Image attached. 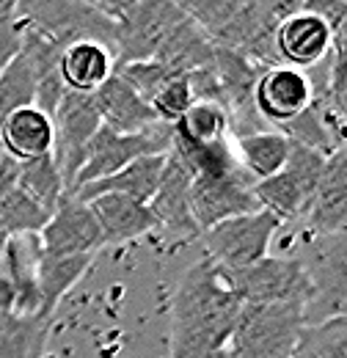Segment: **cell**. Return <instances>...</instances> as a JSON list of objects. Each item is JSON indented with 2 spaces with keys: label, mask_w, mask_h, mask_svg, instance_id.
<instances>
[{
  "label": "cell",
  "mask_w": 347,
  "mask_h": 358,
  "mask_svg": "<svg viewBox=\"0 0 347 358\" xmlns=\"http://www.w3.org/2000/svg\"><path fill=\"white\" fill-rule=\"evenodd\" d=\"M113 72H116L113 50L97 42L69 45L58 58V75L66 91L94 94Z\"/></svg>",
  "instance_id": "obj_20"
},
{
  "label": "cell",
  "mask_w": 347,
  "mask_h": 358,
  "mask_svg": "<svg viewBox=\"0 0 347 358\" xmlns=\"http://www.w3.org/2000/svg\"><path fill=\"white\" fill-rule=\"evenodd\" d=\"M17 3H20V0H0V17H8V14H14Z\"/></svg>",
  "instance_id": "obj_40"
},
{
  "label": "cell",
  "mask_w": 347,
  "mask_h": 358,
  "mask_svg": "<svg viewBox=\"0 0 347 358\" xmlns=\"http://www.w3.org/2000/svg\"><path fill=\"white\" fill-rule=\"evenodd\" d=\"M240 306L229 275L213 259L190 265L171 301L169 358H226Z\"/></svg>",
  "instance_id": "obj_1"
},
{
  "label": "cell",
  "mask_w": 347,
  "mask_h": 358,
  "mask_svg": "<svg viewBox=\"0 0 347 358\" xmlns=\"http://www.w3.org/2000/svg\"><path fill=\"white\" fill-rule=\"evenodd\" d=\"M34 99H36V72L20 50V55L0 75V122L11 110H17L22 105H34Z\"/></svg>",
  "instance_id": "obj_32"
},
{
  "label": "cell",
  "mask_w": 347,
  "mask_h": 358,
  "mask_svg": "<svg viewBox=\"0 0 347 358\" xmlns=\"http://www.w3.org/2000/svg\"><path fill=\"white\" fill-rule=\"evenodd\" d=\"M301 11H309V14L320 17L331 28V34H334L339 28V22L347 17V0H306Z\"/></svg>",
  "instance_id": "obj_36"
},
{
  "label": "cell",
  "mask_w": 347,
  "mask_h": 358,
  "mask_svg": "<svg viewBox=\"0 0 347 358\" xmlns=\"http://www.w3.org/2000/svg\"><path fill=\"white\" fill-rule=\"evenodd\" d=\"M193 177L196 174L190 171V166L171 146L169 155H166L160 185H157V190H155V196L149 201V210L155 213L157 226L176 234V237H185V240L201 237L199 226L193 224V215H190V185H193Z\"/></svg>",
  "instance_id": "obj_14"
},
{
  "label": "cell",
  "mask_w": 347,
  "mask_h": 358,
  "mask_svg": "<svg viewBox=\"0 0 347 358\" xmlns=\"http://www.w3.org/2000/svg\"><path fill=\"white\" fill-rule=\"evenodd\" d=\"M304 328V303H243L226 358H292Z\"/></svg>",
  "instance_id": "obj_2"
},
{
  "label": "cell",
  "mask_w": 347,
  "mask_h": 358,
  "mask_svg": "<svg viewBox=\"0 0 347 358\" xmlns=\"http://www.w3.org/2000/svg\"><path fill=\"white\" fill-rule=\"evenodd\" d=\"M17 177H20V163L0 149V196H6L11 187H17Z\"/></svg>",
  "instance_id": "obj_38"
},
{
  "label": "cell",
  "mask_w": 347,
  "mask_h": 358,
  "mask_svg": "<svg viewBox=\"0 0 347 358\" xmlns=\"http://www.w3.org/2000/svg\"><path fill=\"white\" fill-rule=\"evenodd\" d=\"M14 309V287L6 270V245L0 248V312H11Z\"/></svg>",
  "instance_id": "obj_39"
},
{
  "label": "cell",
  "mask_w": 347,
  "mask_h": 358,
  "mask_svg": "<svg viewBox=\"0 0 347 358\" xmlns=\"http://www.w3.org/2000/svg\"><path fill=\"white\" fill-rule=\"evenodd\" d=\"M213 58H215V45L207 39V34L190 17L174 31L169 42L155 55V61L169 66L174 75H190V72L213 64Z\"/></svg>",
  "instance_id": "obj_25"
},
{
  "label": "cell",
  "mask_w": 347,
  "mask_h": 358,
  "mask_svg": "<svg viewBox=\"0 0 347 358\" xmlns=\"http://www.w3.org/2000/svg\"><path fill=\"white\" fill-rule=\"evenodd\" d=\"M254 182L248 177H193L190 185V215L199 231L223 224L237 215L257 213Z\"/></svg>",
  "instance_id": "obj_12"
},
{
  "label": "cell",
  "mask_w": 347,
  "mask_h": 358,
  "mask_svg": "<svg viewBox=\"0 0 347 358\" xmlns=\"http://www.w3.org/2000/svg\"><path fill=\"white\" fill-rule=\"evenodd\" d=\"M301 262L314 289L306 306V325L331 317L347 320V231L306 237Z\"/></svg>",
  "instance_id": "obj_4"
},
{
  "label": "cell",
  "mask_w": 347,
  "mask_h": 358,
  "mask_svg": "<svg viewBox=\"0 0 347 358\" xmlns=\"http://www.w3.org/2000/svg\"><path fill=\"white\" fill-rule=\"evenodd\" d=\"M20 50H22V22L14 14L0 17V75L20 55Z\"/></svg>",
  "instance_id": "obj_35"
},
{
  "label": "cell",
  "mask_w": 347,
  "mask_h": 358,
  "mask_svg": "<svg viewBox=\"0 0 347 358\" xmlns=\"http://www.w3.org/2000/svg\"><path fill=\"white\" fill-rule=\"evenodd\" d=\"M174 141V127L160 122L155 124L152 130L146 133H116L111 127H99L97 135L91 138L86 152V160L78 171V177L72 182V190L83 187V185H91L97 179H105L116 171H122L125 166H130L141 157H152V155H166L171 149Z\"/></svg>",
  "instance_id": "obj_6"
},
{
  "label": "cell",
  "mask_w": 347,
  "mask_h": 358,
  "mask_svg": "<svg viewBox=\"0 0 347 358\" xmlns=\"http://www.w3.org/2000/svg\"><path fill=\"white\" fill-rule=\"evenodd\" d=\"M171 127L176 138H185L193 143H215V141L229 138V116L215 102L196 99L187 108V113Z\"/></svg>",
  "instance_id": "obj_29"
},
{
  "label": "cell",
  "mask_w": 347,
  "mask_h": 358,
  "mask_svg": "<svg viewBox=\"0 0 347 358\" xmlns=\"http://www.w3.org/2000/svg\"><path fill=\"white\" fill-rule=\"evenodd\" d=\"M187 20L176 0H138L116 22V64L155 61L160 47Z\"/></svg>",
  "instance_id": "obj_10"
},
{
  "label": "cell",
  "mask_w": 347,
  "mask_h": 358,
  "mask_svg": "<svg viewBox=\"0 0 347 358\" xmlns=\"http://www.w3.org/2000/svg\"><path fill=\"white\" fill-rule=\"evenodd\" d=\"M234 155L240 169L246 171V177L251 182H262V179L278 174L292 152V143L278 133V130H262V133L237 135L232 141Z\"/></svg>",
  "instance_id": "obj_22"
},
{
  "label": "cell",
  "mask_w": 347,
  "mask_h": 358,
  "mask_svg": "<svg viewBox=\"0 0 347 358\" xmlns=\"http://www.w3.org/2000/svg\"><path fill=\"white\" fill-rule=\"evenodd\" d=\"M50 119H52V152L50 155L69 190L86 160L91 138L102 127V119L97 113L94 96L80 94V91H64Z\"/></svg>",
  "instance_id": "obj_8"
},
{
  "label": "cell",
  "mask_w": 347,
  "mask_h": 358,
  "mask_svg": "<svg viewBox=\"0 0 347 358\" xmlns=\"http://www.w3.org/2000/svg\"><path fill=\"white\" fill-rule=\"evenodd\" d=\"M52 317L0 312V358H44Z\"/></svg>",
  "instance_id": "obj_24"
},
{
  "label": "cell",
  "mask_w": 347,
  "mask_h": 358,
  "mask_svg": "<svg viewBox=\"0 0 347 358\" xmlns=\"http://www.w3.org/2000/svg\"><path fill=\"white\" fill-rule=\"evenodd\" d=\"M80 3H86L88 8L99 11L102 17H108V20L119 22V20H122V17L130 11L138 0H80Z\"/></svg>",
  "instance_id": "obj_37"
},
{
  "label": "cell",
  "mask_w": 347,
  "mask_h": 358,
  "mask_svg": "<svg viewBox=\"0 0 347 358\" xmlns=\"http://www.w3.org/2000/svg\"><path fill=\"white\" fill-rule=\"evenodd\" d=\"M116 75L130 86L141 99L152 102L163 86H169L174 78H182V75H174L169 66H163L160 61H132V64H116Z\"/></svg>",
  "instance_id": "obj_33"
},
{
  "label": "cell",
  "mask_w": 347,
  "mask_h": 358,
  "mask_svg": "<svg viewBox=\"0 0 347 358\" xmlns=\"http://www.w3.org/2000/svg\"><path fill=\"white\" fill-rule=\"evenodd\" d=\"M323 169H325V155L292 143L287 166L273 177L254 182V196L260 210L276 215L281 224H301L317 190Z\"/></svg>",
  "instance_id": "obj_5"
},
{
  "label": "cell",
  "mask_w": 347,
  "mask_h": 358,
  "mask_svg": "<svg viewBox=\"0 0 347 358\" xmlns=\"http://www.w3.org/2000/svg\"><path fill=\"white\" fill-rule=\"evenodd\" d=\"M166 155L141 157V160L125 166L122 171H116L111 177L97 179L91 185H83V187L72 190L69 196H78L80 201H91V199L105 196V193H119V196H127V199L149 204L152 196H155V190H157V185H160V174H163V166H166Z\"/></svg>",
  "instance_id": "obj_21"
},
{
  "label": "cell",
  "mask_w": 347,
  "mask_h": 358,
  "mask_svg": "<svg viewBox=\"0 0 347 358\" xmlns=\"http://www.w3.org/2000/svg\"><path fill=\"white\" fill-rule=\"evenodd\" d=\"M292 358H347V320L331 317L306 325Z\"/></svg>",
  "instance_id": "obj_30"
},
{
  "label": "cell",
  "mask_w": 347,
  "mask_h": 358,
  "mask_svg": "<svg viewBox=\"0 0 347 358\" xmlns=\"http://www.w3.org/2000/svg\"><path fill=\"white\" fill-rule=\"evenodd\" d=\"M232 289L243 303H304L309 306L314 289L301 257H264L257 265L226 273Z\"/></svg>",
  "instance_id": "obj_9"
},
{
  "label": "cell",
  "mask_w": 347,
  "mask_h": 358,
  "mask_svg": "<svg viewBox=\"0 0 347 358\" xmlns=\"http://www.w3.org/2000/svg\"><path fill=\"white\" fill-rule=\"evenodd\" d=\"M14 17L42 34L61 52L78 42H97L116 55V22L80 0H20Z\"/></svg>",
  "instance_id": "obj_3"
},
{
  "label": "cell",
  "mask_w": 347,
  "mask_h": 358,
  "mask_svg": "<svg viewBox=\"0 0 347 358\" xmlns=\"http://www.w3.org/2000/svg\"><path fill=\"white\" fill-rule=\"evenodd\" d=\"M88 204H91V213L99 224L105 245H125V243H132V240L146 237V234L160 229L149 204L127 199V196L105 193V196L91 199Z\"/></svg>",
  "instance_id": "obj_17"
},
{
  "label": "cell",
  "mask_w": 347,
  "mask_h": 358,
  "mask_svg": "<svg viewBox=\"0 0 347 358\" xmlns=\"http://www.w3.org/2000/svg\"><path fill=\"white\" fill-rule=\"evenodd\" d=\"M276 50H278V61L284 66H295V69L309 72L320 61L328 58L331 28L320 17H314L309 11H298L276 28Z\"/></svg>",
  "instance_id": "obj_16"
},
{
  "label": "cell",
  "mask_w": 347,
  "mask_h": 358,
  "mask_svg": "<svg viewBox=\"0 0 347 358\" xmlns=\"http://www.w3.org/2000/svg\"><path fill=\"white\" fill-rule=\"evenodd\" d=\"M102 231L91 213V204L64 193L50 221L39 231V251L44 257H80L102 248Z\"/></svg>",
  "instance_id": "obj_11"
},
{
  "label": "cell",
  "mask_w": 347,
  "mask_h": 358,
  "mask_svg": "<svg viewBox=\"0 0 347 358\" xmlns=\"http://www.w3.org/2000/svg\"><path fill=\"white\" fill-rule=\"evenodd\" d=\"M281 226L284 224L276 215L257 210L207 229L201 234V243L207 259H213L223 273H240L267 257L270 243L281 231Z\"/></svg>",
  "instance_id": "obj_7"
},
{
  "label": "cell",
  "mask_w": 347,
  "mask_h": 358,
  "mask_svg": "<svg viewBox=\"0 0 347 358\" xmlns=\"http://www.w3.org/2000/svg\"><path fill=\"white\" fill-rule=\"evenodd\" d=\"M301 224L306 237L347 231V149L325 157V169Z\"/></svg>",
  "instance_id": "obj_15"
},
{
  "label": "cell",
  "mask_w": 347,
  "mask_h": 358,
  "mask_svg": "<svg viewBox=\"0 0 347 358\" xmlns=\"http://www.w3.org/2000/svg\"><path fill=\"white\" fill-rule=\"evenodd\" d=\"M193 102H196V99H193V91H190V83H187V75H182V78H174L169 86H163L160 94H157L149 105H152V110L157 113L160 122L176 124V122L187 113V108H190Z\"/></svg>",
  "instance_id": "obj_34"
},
{
  "label": "cell",
  "mask_w": 347,
  "mask_h": 358,
  "mask_svg": "<svg viewBox=\"0 0 347 358\" xmlns=\"http://www.w3.org/2000/svg\"><path fill=\"white\" fill-rule=\"evenodd\" d=\"M17 187L25 196H31L36 204H42L47 213H52L58 207V201L64 199V193H66V185H64V177L58 174V169L52 163V155L20 163Z\"/></svg>",
  "instance_id": "obj_27"
},
{
  "label": "cell",
  "mask_w": 347,
  "mask_h": 358,
  "mask_svg": "<svg viewBox=\"0 0 347 358\" xmlns=\"http://www.w3.org/2000/svg\"><path fill=\"white\" fill-rule=\"evenodd\" d=\"M97 254H80V257H44L39 251L36 265V292H39V314L52 317L64 295L86 275Z\"/></svg>",
  "instance_id": "obj_23"
},
{
  "label": "cell",
  "mask_w": 347,
  "mask_h": 358,
  "mask_svg": "<svg viewBox=\"0 0 347 358\" xmlns=\"http://www.w3.org/2000/svg\"><path fill=\"white\" fill-rule=\"evenodd\" d=\"M91 96H94V105H97L102 124L116 130V133H146L155 124H160L152 105L146 99H141L116 72Z\"/></svg>",
  "instance_id": "obj_18"
},
{
  "label": "cell",
  "mask_w": 347,
  "mask_h": 358,
  "mask_svg": "<svg viewBox=\"0 0 347 358\" xmlns=\"http://www.w3.org/2000/svg\"><path fill=\"white\" fill-rule=\"evenodd\" d=\"M50 215L52 213H47L42 204H36L20 187H11L6 196H0V229L8 237H28V234L39 237Z\"/></svg>",
  "instance_id": "obj_28"
},
{
  "label": "cell",
  "mask_w": 347,
  "mask_h": 358,
  "mask_svg": "<svg viewBox=\"0 0 347 358\" xmlns=\"http://www.w3.org/2000/svg\"><path fill=\"white\" fill-rule=\"evenodd\" d=\"M314 99V80L306 69L295 66H270L264 69L254 91V105L260 116L270 124L278 127L298 113H304Z\"/></svg>",
  "instance_id": "obj_13"
},
{
  "label": "cell",
  "mask_w": 347,
  "mask_h": 358,
  "mask_svg": "<svg viewBox=\"0 0 347 358\" xmlns=\"http://www.w3.org/2000/svg\"><path fill=\"white\" fill-rule=\"evenodd\" d=\"M276 130L284 135L290 143L314 149V152H320L325 157L337 152L334 141H331V133H328V124H325V110H323L320 99H311V105L306 108L304 113H298L295 119L278 124Z\"/></svg>",
  "instance_id": "obj_31"
},
{
  "label": "cell",
  "mask_w": 347,
  "mask_h": 358,
  "mask_svg": "<svg viewBox=\"0 0 347 358\" xmlns=\"http://www.w3.org/2000/svg\"><path fill=\"white\" fill-rule=\"evenodd\" d=\"M171 146L182 155V160L190 166L196 177H246V171L237 163L232 138H223L215 143H193L174 135Z\"/></svg>",
  "instance_id": "obj_26"
},
{
  "label": "cell",
  "mask_w": 347,
  "mask_h": 358,
  "mask_svg": "<svg viewBox=\"0 0 347 358\" xmlns=\"http://www.w3.org/2000/svg\"><path fill=\"white\" fill-rule=\"evenodd\" d=\"M0 149L17 163L52 152V119L36 105H22L0 122Z\"/></svg>",
  "instance_id": "obj_19"
}]
</instances>
